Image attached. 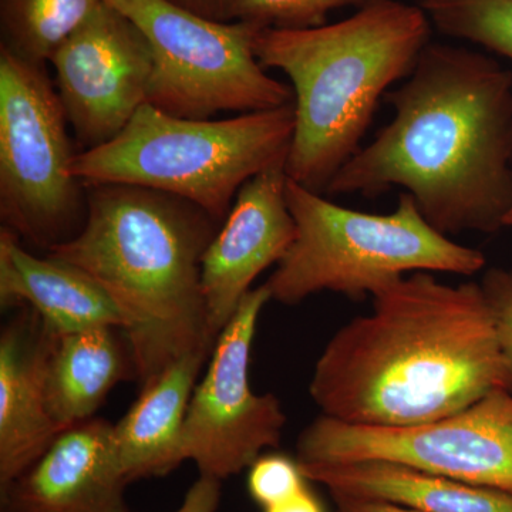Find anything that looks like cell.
<instances>
[{
    "mask_svg": "<svg viewBox=\"0 0 512 512\" xmlns=\"http://www.w3.org/2000/svg\"><path fill=\"white\" fill-rule=\"evenodd\" d=\"M393 120L325 194L376 197L403 187L444 235L495 234L512 210V72L467 47H424L384 96Z\"/></svg>",
    "mask_w": 512,
    "mask_h": 512,
    "instance_id": "obj_1",
    "label": "cell"
},
{
    "mask_svg": "<svg viewBox=\"0 0 512 512\" xmlns=\"http://www.w3.org/2000/svg\"><path fill=\"white\" fill-rule=\"evenodd\" d=\"M372 301V312L342 326L313 367L309 394L323 416L360 426H416L510 390L477 282L454 286L414 272Z\"/></svg>",
    "mask_w": 512,
    "mask_h": 512,
    "instance_id": "obj_2",
    "label": "cell"
},
{
    "mask_svg": "<svg viewBox=\"0 0 512 512\" xmlns=\"http://www.w3.org/2000/svg\"><path fill=\"white\" fill-rule=\"evenodd\" d=\"M74 237L47 255L96 281L126 316L140 387L192 352H212L201 289L211 215L174 195L123 184L87 185Z\"/></svg>",
    "mask_w": 512,
    "mask_h": 512,
    "instance_id": "obj_3",
    "label": "cell"
},
{
    "mask_svg": "<svg viewBox=\"0 0 512 512\" xmlns=\"http://www.w3.org/2000/svg\"><path fill=\"white\" fill-rule=\"evenodd\" d=\"M431 25L421 6L369 0L349 18L303 29H261L259 63L292 83L295 131L286 174L325 194L360 150L380 100L412 74Z\"/></svg>",
    "mask_w": 512,
    "mask_h": 512,
    "instance_id": "obj_4",
    "label": "cell"
},
{
    "mask_svg": "<svg viewBox=\"0 0 512 512\" xmlns=\"http://www.w3.org/2000/svg\"><path fill=\"white\" fill-rule=\"evenodd\" d=\"M295 120L293 101L222 120L183 119L144 104L119 136L79 151L72 174L84 187L123 184L165 192L222 224L251 178L286 164Z\"/></svg>",
    "mask_w": 512,
    "mask_h": 512,
    "instance_id": "obj_5",
    "label": "cell"
},
{
    "mask_svg": "<svg viewBox=\"0 0 512 512\" xmlns=\"http://www.w3.org/2000/svg\"><path fill=\"white\" fill-rule=\"evenodd\" d=\"M286 197L296 238L264 284L282 305L325 291L362 301L414 272L471 276L487 265L483 252L431 227L409 192L390 214L340 207L291 178Z\"/></svg>",
    "mask_w": 512,
    "mask_h": 512,
    "instance_id": "obj_6",
    "label": "cell"
},
{
    "mask_svg": "<svg viewBox=\"0 0 512 512\" xmlns=\"http://www.w3.org/2000/svg\"><path fill=\"white\" fill-rule=\"evenodd\" d=\"M67 124L46 66L0 47V218L46 251L74 237L86 218Z\"/></svg>",
    "mask_w": 512,
    "mask_h": 512,
    "instance_id": "obj_7",
    "label": "cell"
},
{
    "mask_svg": "<svg viewBox=\"0 0 512 512\" xmlns=\"http://www.w3.org/2000/svg\"><path fill=\"white\" fill-rule=\"evenodd\" d=\"M147 37L154 56L147 104L175 117L208 120L222 111L278 109L293 90L255 55L254 23L202 16L173 0H109Z\"/></svg>",
    "mask_w": 512,
    "mask_h": 512,
    "instance_id": "obj_8",
    "label": "cell"
},
{
    "mask_svg": "<svg viewBox=\"0 0 512 512\" xmlns=\"http://www.w3.org/2000/svg\"><path fill=\"white\" fill-rule=\"evenodd\" d=\"M299 464L382 460L512 494V392L416 426H360L319 416L301 431Z\"/></svg>",
    "mask_w": 512,
    "mask_h": 512,
    "instance_id": "obj_9",
    "label": "cell"
},
{
    "mask_svg": "<svg viewBox=\"0 0 512 512\" xmlns=\"http://www.w3.org/2000/svg\"><path fill=\"white\" fill-rule=\"evenodd\" d=\"M268 302L265 285L247 293L215 340L207 370L192 392L184 453L200 476L227 480L281 444L286 426L281 400L255 393L249 383L252 343Z\"/></svg>",
    "mask_w": 512,
    "mask_h": 512,
    "instance_id": "obj_10",
    "label": "cell"
},
{
    "mask_svg": "<svg viewBox=\"0 0 512 512\" xmlns=\"http://www.w3.org/2000/svg\"><path fill=\"white\" fill-rule=\"evenodd\" d=\"M64 113L83 150L103 146L147 104L150 43L109 0L50 59Z\"/></svg>",
    "mask_w": 512,
    "mask_h": 512,
    "instance_id": "obj_11",
    "label": "cell"
},
{
    "mask_svg": "<svg viewBox=\"0 0 512 512\" xmlns=\"http://www.w3.org/2000/svg\"><path fill=\"white\" fill-rule=\"evenodd\" d=\"M286 164L255 175L239 190L201 262V289L208 332L217 340L252 284L278 265L296 238L289 210Z\"/></svg>",
    "mask_w": 512,
    "mask_h": 512,
    "instance_id": "obj_12",
    "label": "cell"
},
{
    "mask_svg": "<svg viewBox=\"0 0 512 512\" xmlns=\"http://www.w3.org/2000/svg\"><path fill=\"white\" fill-rule=\"evenodd\" d=\"M113 424L89 419L63 430L35 463L0 488V512H126L128 484Z\"/></svg>",
    "mask_w": 512,
    "mask_h": 512,
    "instance_id": "obj_13",
    "label": "cell"
},
{
    "mask_svg": "<svg viewBox=\"0 0 512 512\" xmlns=\"http://www.w3.org/2000/svg\"><path fill=\"white\" fill-rule=\"evenodd\" d=\"M53 330L29 308L0 335V488L28 470L62 433L46 399Z\"/></svg>",
    "mask_w": 512,
    "mask_h": 512,
    "instance_id": "obj_14",
    "label": "cell"
},
{
    "mask_svg": "<svg viewBox=\"0 0 512 512\" xmlns=\"http://www.w3.org/2000/svg\"><path fill=\"white\" fill-rule=\"evenodd\" d=\"M0 305L29 308L55 333L119 328L127 320L113 298L80 269L23 248L22 239L0 229Z\"/></svg>",
    "mask_w": 512,
    "mask_h": 512,
    "instance_id": "obj_15",
    "label": "cell"
},
{
    "mask_svg": "<svg viewBox=\"0 0 512 512\" xmlns=\"http://www.w3.org/2000/svg\"><path fill=\"white\" fill-rule=\"evenodd\" d=\"M211 352L178 359L153 382L116 424L114 450L128 483L168 476L184 463V427L192 392Z\"/></svg>",
    "mask_w": 512,
    "mask_h": 512,
    "instance_id": "obj_16",
    "label": "cell"
},
{
    "mask_svg": "<svg viewBox=\"0 0 512 512\" xmlns=\"http://www.w3.org/2000/svg\"><path fill=\"white\" fill-rule=\"evenodd\" d=\"M136 377L123 329L103 326L53 332L46 363V399L60 430L93 419L117 384Z\"/></svg>",
    "mask_w": 512,
    "mask_h": 512,
    "instance_id": "obj_17",
    "label": "cell"
},
{
    "mask_svg": "<svg viewBox=\"0 0 512 512\" xmlns=\"http://www.w3.org/2000/svg\"><path fill=\"white\" fill-rule=\"evenodd\" d=\"M330 494L384 501L421 512H512V494L461 483L399 463L299 464Z\"/></svg>",
    "mask_w": 512,
    "mask_h": 512,
    "instance_id": "obj_18",
    "label": "cell"
},
{
    "mask_svg": "<svg viewBox=\"0 0 512 512\" xmlns=\"http://www.w3.org/2000/svg\"><path fill=\"white\" fill-rule=\"evenodd\" d=\"M106 0H0L2 46L26 62L46 66L56 50Z\"/></svg>",
    "mask_w": 512,
    "mask_h": 512,
    "instance_id": "obj_19",
    "label": "cell"
},
{
    "mask_svg": "<svg viewBox=\"0 0 512 512\" xmlns=\"http://www.w3.org/2000/svg\"><path fill=\"white\" fill-rule=\"evenodd\" d=\"M431 25L512 62V0H421Z\"/></svg>",
    "mask_w": 512,
    "mask_h": 512,
    "instance_id": "obj_20",
    "label": "cell"
},
{
    "mask_svg": "<svg viewBox=\"0 0 512 512\" xmlns=\"http://www.w3.org/2000/svg\"><path fill=\"white\" fill-rule=\"evenodd\" d=\"M369 0H218L217 19L274 29L323 25L333 10L365 5Z\"/></svg>",
    "mask_w": 512,
    "mask_h": 512,
    "instance_id": "obj_21",
    "label": "cell"
},
{
    "mask_svg": "<svg viewBox=\"0 0 512 512\" xmlns=\"http://www.w3.org/2000/svg\"><path fill=\"white\" fill-rule=\"evenodd\" d=\"M306 481L298 460L282 453H264L248 468L247 490L265 510L308 487Z\"/></svg>",
    "mask_w": 512,
    "mask_h": 512,
    "instance_id": "obj_22",
    "label": "cell"
},
{
    "mask_svg": "<svg viewBox=\"0 0 512 512\" xmlns=\"http://www.w3.org/2000/svg\"><path fill=\"white\" fill-rule=\"evenodd\" d=\"M480 285L493 318L495 336L512 392V269H487Z\"/></svg>",
    "mask_w": 512,
    "mask_h": 512,
    "instance_id": "obj_23",
    "label": "cell"
},
{
    "mask_svg": "<svg viewBox=\"0 0 512 512\" xmlns=\"http://www.w3.org/2000/svg\"><path fill=\"white\" fill-rule=\"evenodd\" d=\"M221 483L218 478L200 476L188 488L183 504L174 512H217L221 503Z\"/></svg>",
    "mask_w": 512,
    "mask_h": 512,
    "instance_id": "obj_24",
    "label": "cell"
},
{
    "mask_svg": "<svg viewBox=\"0 0 512 512\" xmlns=\"http://www.w3.org/2000/svg\"><path fill=\"white\" fill-rule=\"evenodd\" d=\"M330 495L335 503V512H421L384 501L365 500L342 494Z\"/></svg>",
    "mask_w": 512,
    "mask_h": 512,
    "instance_id": "obj_25",
    "label": "cell"
},
{
    "mask_svg": "<svg viewBox=\"0 0 512 512\" xmlns=\"http://www.w3.org/2000/svg\"><path fill=\"white\" fill-rule=\"evenodd\" d=\"M264 512H325V508L309 487H305L281 503L265 508Z\"/></svg>",
    "mask_w": 512,
    "mask_h": 512,
    "instance_id": "obj_26",
    "label": "cell"
},
{
    "mask_svg": "<svg viewBox=\"0 0 512 512\" xmlns=\"http://www.w3.org/2000/svg\"><path fill=\"white\" fill-rule=\"evenodd\" d=\"M173 2L207 18L217 19L218 0H173Z\"/></svg>",
    "mask_w": 512,
    "mask_h": 512,
    "instance_id": "obj_27",
    "label": "cell"
},
{
    "mask_svg": "<svg viewBox=\"0 0 512 512\" xmlns=\"http://www.w3.org/2000/svg\"><path fill=\"white\" fill-rule=\"evenodd\" d=\"M505 227H512V210L510 214H508V217L505 218Z\"/></svg>",
    "mask_w": 512,
    "mask_h": 512,
    "instance_id": "obj_28",
    "label": "cell"
}]
</instances>
